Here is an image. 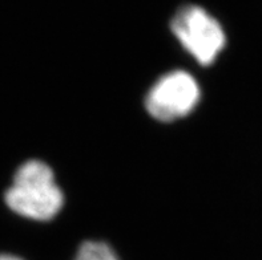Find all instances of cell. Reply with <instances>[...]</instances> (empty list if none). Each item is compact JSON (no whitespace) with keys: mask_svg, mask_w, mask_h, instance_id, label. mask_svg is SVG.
<instances>
[{"mask_svg":"<svg viewBox=\"0 0 262 260\" xmlns=\"http://www.w3.org/2000/svg\"><path fill=\"white\" fill-rule=\"evenodd\" d=\"M170 30L181 45L203 65H210L226 41L221 24L203 7L186 4L170 21Z\"/></svg>","mask_w":262,"mask_h":260,"instance_id":"obj_2","label":"cell"},{"mask_svg":"<svg viewBox=\"0 0 262 260\" xmlns=\"http://www.w3.org/2000/svg\"><path fill=\"white\" fill-rule=\"evenodd\" d=\"M75 260H119V257L106 243L90 241L79 248Z\"/></svg>","mask_w":262,"mask_h":260,"instance_id":"obj_4","label":"cell"},{"mask_svg":"<svg viewBox=\"0 0 262 260\" xmlns=\"http://www.w3.org/2000/svg\"><path fill=\"white\" fill-rule=\"evenodd\" d=\"M200 101V86L185 70H173L159 79L146 96L145 105L153 119L170 122L189 114Z\"/></svg>","mask_w":262,"mask_h":260,"instance_id":"obj_3","label":"cell"},{"mask_svg":"<svg viewBox=\"0 0 262 260\" xmlns=\"http://www.w3.org/2000/svg\"><path fill=\"white\" fill-rule=\"evenodd\" d=\"M4 198L13 212L33 221H50L64 203L63 191L55 182L52 169L36 159L17 169Z\"/></svg>","mask_w":262,"mask_h":260,"instance_id":"obj_1","label":"cell"},{"mask_svg":"<svg viewBox=\"0 0 262 260\" xmlns=\"http://www.w3.org/2000/svg\"><path fill=\"white\" fill-rule=\"evenodd\" d=\"M0 260H23L17 256H13L10 254H0Z\"/></svg>","mask_w":262,"mask_h":260,"instance_id":"obj_5","label":"cell"}]
</instances>
